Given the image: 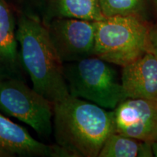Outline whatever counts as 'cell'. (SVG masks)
I'll use <instances>...</instances> for the list:
<instances>
[{"instance_id":"cell-6","label":"cell","mask_w":157,"mask_h":157,"mask_svg":"<svg viewBox=\"0 0 157 157\" xmlns=\"http://www.w3.org/2000/svg\"><path fill=\"white\" fill-rule=\"evenodd\" d=\"M47 26L52 44L63 63L94 56L95 21L56 17Z\"/></svg>"},{"instance_id":"cell-5","label":"cell","mask_w":157,"mask_h":157,"mask_svg":"<svg viewBox=\"0 0 157 157\" xmlns=\"http://www.w3.org/2000/svg\"><path fill=\"white\" fill-rule=\"evenodd\" d=\"M54 103L19 80L0 82V109L49 137L52 131Z\"/></svg>"},{"instance_id":"cell-9","label":"cell","mask_w":157,"mask_h":157,"mask_svg":"<svg viewBox=\"0 0 157 157\" xmlns=\"http://www.w3.org/2000/svg\"><path fill=\"white\" fill-rule=\"evenodd\" d=\"M121 82L127 98L157 101V59L146 52L124 66Z\"/></svg>"},{"instance_id":"cell-11","label":"cell","mask_w":157,"mask_h":157,"mask_svg":"<svg viewBox=\"0 0 157 157\" xmlns=\"http://www.w3.org/2000/svg\"><path fill=\"white\" fill-rule=\"evenodd\" d=\"M57 17H69L98 21L104 18L100 0H55Z\"/></svg>"},{"instance_id":"cell-3","label":"cell","mask_w":157,"mask_h":157,"mask_svg":"<svg viewBox=\"0 0 157 157\" xmlns=\"http://www.w3.org/2000/svg\"><path fill=\"white\" fill-rule=\"evenodd\" d=\"M148 21L135 16L105 17L95 21L94 56L124 66L150 52Z\"/></svg>"},{"instance_id":"cell-15","label":"cell","mask_w":157,"mask_h":157,"mask_svg":"<svg viewBox=\"0 0 157 157\" xmlns=\"http://www.w3.org/2000/svg\"><path fill=\"white\" fill-rule=\"evenodd\" d=\"M138 157H152L154 156L152 149V143L146 142V141H140L137 151Z\"/></svg>"},{"instance_id":"cell-14","label":"cell","mask_w":157,"mask_h":157,"mask_svg":"<svg viewBox=\"0 0 157 157\" xmlns=\"http://www.w3.org/2000/svg\"><path fill=\"white\" fill-rule=\"evenodd\" d=\"M148 40L150 52L157 59V23L150 24L148 30Z\"/></svg>"},{"instance_id":"cell-16","label":"cell","mask_w":157,"mask_h":157,"mask_svg":"<svg viewBox=\"0 0 157 157\" xmlns=\"http://www.w3.org/2000/svg\"><path fill=\"white\" fill-rule=\"evenodd\" d=\"M152 149L154 153V156L157 157V141H154L152 143Z\"/></svg>"},{"instance_id":"cell-8","label":"cell","mask_w":157,"mask_h":157,"mask_svg":"<svg viewBox=\"0 0 157 157\" xmlns=\"http://www.w3.org/2000/svg\"><path fill=\"white\" fill-rule=\"evenodd\" d=\"M68 157L58 145H46L34 139L25 128L0 113V156Z\"/></svg>"},{"instance_id":"cell-13","label":"cell","mask_w":157,"mask_h":157,"mask_svg":"<svg viewBox=\"0 0 157 157\" xmlns=\"http://www.w3.org/2000/svg\"><path fill=\"white\" fill-rule=\"evenodd\" d=\"M140 141L117 132L110 134L104 142L98 157H135Z\"/></svg>"},{"instance_id":"cell-7","label":"cell","mask_w":157,"mask_h":157,"mask_svg":"<svg viewBox=\"0 0 157 157\" xmlns=\"http://www.w3.org/2000/svg\"><path fill=\"white\" fill-rule=\"evenodd\" d=\"M114 132L139 141H157V101L127 98L113 110Z\"/></svg>"},{"instance_id":"cell-2","label":"cell","mask_w":157,"mask_h":157,"mask_svg":"<svg viewBox=\"0 0 157 157\" xmlns=\"http://www.w3.org/2000/svg\"><path fill=\"white\" fill-rule=\"evenodd\" d=\"M15 34L33 89L53 103L69 96L64 64L52 44L48 26L36 17L23 15Z\"/></svg>"},{"instance_id":"cell-12","label":"cell","mask_w":157,"mask_h":157,"mask_svg":"<svg viewBox=\"0 0 157 157\" xmlns=\"http://www.w3.org/2000/svg\"><path fill=\"white\" fill-rule=\"evenodd\" d=\"M151 0H100L104 17L135 16L148 21Z\"/></svg>"},{"instance_id":"cell-10","label":"cell","mask_w":157,"mask_h":157,"mask_svg":"<svg viewBox=\"0 0 157 157\" xmlns=\"http://www.w3.org/2000/svg\"><path fill=\"white\" fill-rule=\"evenodd\" d=\"M17 58L15 20L5 0H0V61L13 63Z\"/></svg>"},{"instance_id":"cell-1","label":"cell","mask_w":157,"mask_h":157,"mask_svg":"<svg viewBox=\"0 0 157 157\" xmlns=\"http://www.w3.org/2000/svg\"><path fill=\"white\" fill-rule=\"evenodd\" d=\"M52 119L56 144L68 157H98L114 132L113 111L71 95L54 103Z\"/></svg>"},{"instance_id":"cell-4","label":"cell","mask_w":157,"mask_h":157,"mask_svg":"<svg viewBox=\"0 0 157 157\" xmlns=\"http://www.w3.org/2000/svg\"><path fill=\"white\" fill-rule=\"evenodd\" d=\"M68 93L105 109L113 110L127 98L112 64L91 56L64 65Z\"/></svg>"},{"instance_id":"cell-17","label":"cell","mask_w":157,"mask_h":157,"mask_svg":"<svg viewBox=\"0 0 157 157\" xmlns=\"http://www.w3.org/2000/svg\"><path fill=\"white\" fill-rule=\"evenodd\" d=\"M151 2L153 4V6H154V10L157 15V0H151Z\"/></svg>"}]
</instances>
